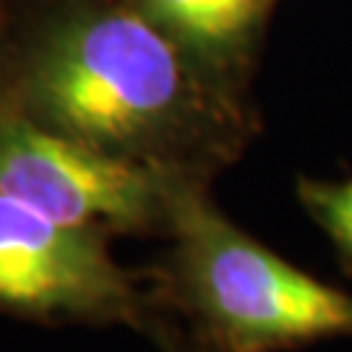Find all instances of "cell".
Segmentation results:
<instances>
[{
  "label": "cell",
  "instance_id": "cell-1",
  "mask_svg": "<svg viewBox=\"0 0 352 352\" xmlns=\"http://www.w3.org/2000/svg\"><path fill=\"white\" fill-rule=\"evenodd\" d=\"M3 100L91 149L201 180L235 157L243 136L232 102L139 6L65 19Z\"/></svg>",
  "mask_w": 352,
  "mask_h": 352
},
{
  "label": "cell",
  "instance_id": "cell-2",
  "mask_svg": "<svg viewBox=\"0 0 352 352\" xmlns=\"http://www.w3.org/2000/svg\"><path fill=\"white\" fill-rule=\"evenodd\" d=\"M206 183H177L164 232L170 251L151 274L157 311L222 352H289L352 337V292L240 230Z\"/></svg>",
  "mask_w": 352,
  "mask_h": 352
},
{
  "label": "cell",
  "instance_id": "cell-3",
  "mask_svg": "<svg viewBox=\"0 0 352 352\" xmlns=\"http://www.w3.org/2000/svg\"><path fill=\"white\" fill-rule=\"evenodd\" d=\"M180 180L39 126L0 94V193L55 222L107 240L164 235Z\"/></svg>",
  "mask_w": 352,
  "mask_h": 352
},
{
  "label": "cell",
  "instance_id": "cell-4",
  "mask_svg": "<svg viewBox=\"0 0 352 352\" xmlns=\"http://www.w3.org/2000/svg\"><path fill=\"white\" fill-rule=\"evenodd\" d=\"M0 314L146 334L160 311L144 277L115 261L107 238L0 193Z\"/></svg>",
  "mask_w": 352,
  "mask_h": 352
},
{
  "label": "cell",
  "instance_id": "cell-5",
  "mask_svg": "<svg viewBox=\"0 0 352 352\" xmlns=\"http://www.w3.org/2000/svg\"><path fill=\"white\" fill-rule=\"evenodd\" d=\"M272 0H139V8L180 42L193 60L235 58Z\"/></svg>",
  "mask_w": 352,
  "mask_h": 352
},
{
  "label": "cell",
  "instance_id": "cell-6",
  "mask_svg": "<svg viewBox=\"0 0 352 352\" xmlns=\"http://www.w3.org/2000/svg\"><path fill=\"white\" fill-rule=\"evenodd\" d=\"M302 209L331 240L340 266L352 274V180H298Z\"/></svg>",
  "mask_w": 352,
  "mask_h": 352
},
{
  "label": "cell",
  "instance_id": "cell-7",
  "mask_svg": "<svg viewBox=\"0 0 352 352\" xmlns=\"http://www.w3.org/2000/svg\"><path fill=\"white\" fill-rule=\"evenodd\" d=\"M146 334L154 340L160 352H222L212 347V344L201 342L199 337H193L180 321H175L173 316L167 314H157V318L146 329Z\"/></svg>",
  "mask_w": 352,
  "mask_h": 352
}]
</instances>
